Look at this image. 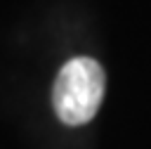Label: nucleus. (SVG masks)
I'll return each instance as SVG.
<instances>
[{
  "instance_id": "1",
  "label": "nucleus",
  "mask_w": 151,
  "mask_h": 149,
  "mask_svg": "<svg viewBox=\"0 0 151 149\" xmlns=\"http://www.w3.org/2000/svg\"><path fill=\"white\" fill-rule=\"evenodd\" d=\"M106 88V73L101 64L92 57H73L68 59L54 80L52 104L61 123L66 125H85L94 118Z\"/></svg>"
}]
</instances>
